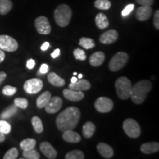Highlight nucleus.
Listing matches in <instances>:
<instances>
[{
    "label": "nucleus",
    "instance_id": "nucleus-1",
    "mask_svg": "<svg viewBox=\"0 0 159 159\" xmlns=\"http://www.w3.org/2000/svg\"><path fill=\"white\" fill-rule=\"evenodd\" d=\"M80 119V111L77 107L71 106L66 108L64 111L57 116L56 126L61 132L68 130H73L76 128Z\"/></svg>",
    "mask_w": 159,
    "mask_h": 159
},
{
    "label": "nucleus",
    "instance_id": "nucleus-2",
    "mask_svg": "<svg viewBox=\"0 0 159 159\" xmlns=\"http://www.w3.org/2000/svg\"><path fill=\"white\" fill-rule=\"evenodd\" d=\"M152 84L150 80H142L132 86L130 97L135 104H142L147 98V95L152 89Z\"/></svg>",
    "mask_w": 159,
    "mask_h": 159
},
{
    "label": "nucleus",
    "instance_id": "nucleus-3",
    "mask_svg": "<svg viewBox=\"0 0 159 159\" xmlns=\"http://www.w3.org/2000/svg\"><path fill=\"white\" fill-rule=\"evenodd\" d=\"M72 16V11L69 5L62 4L56 7L54 12L55 22L59 27H65L69 25Z\"/></svg>",
    "mask_w": 159,
    "mask_h": 159
},
{
    "label": "nucleus",
    "instance_id": "nucleus-4",
    "mask_svg": "<svg viewBox=\"0 0 159 159\" xmlns=\"http://www.w3.org/2000/svg\"><path fill=\"white\" fill-rule=\"evenodd\" d=\"M132 83L126 77H120L115 82L117 96L121 99H128L130 98L132 91Z\"/></svg>",
    "mask_w": 159,
    "mask_h": 159
},
{
    "label": "nucleus",
    "instance_id": "nucleus-5",
    "mask_svg": "<svg viewBox=\"0 0 159 159\" xmlns=\"http://www.w3.org/2000/svg\"><path fill=\"white\" fill-rule=\"evenodd\" d=\"M128 61V55L125 52H119L113 56L109 62V69L111 71H117L122 69Z\"/></svg>",
    "mask_w": 159,
    "mask_h": 159
},
{
    "label": "nucleus",
    "instance_id": "nucleus-6",
    "mask_svg": "<svg viewBox=\"0 0 159 159\" xmlns=\"http://www.w3.org/2000/svg\"><path fill=\"white\" fill-rule=\"evenodd\" d=\"M123 130L127 136L133 139L140 136L141 128L139 123L134 119H127L123 122Z\"/></svg>",
    "mask_w": 159,
    "mask_h": 159
},
{
    "label": "nucleus",
    "instance_id": "nucleus-7",
    "mask_svg": "<svg viewBox=\"0 0 159 159\" xmlns=\"http://www.w3.org/2000/svg\"><path fill=\"white\" fill-rule=\"evenodd\" d=\"M94 107L99 113H108L114 108V102L108 97H100L95 101Z\"/></svg>",
    "mask_w": 159,
    "mask_h": 159
},
{
    "label": "nucleus",
    "instance_id": "nucleus-8",
    "mask_svg": "<svg viewBox=\"0 0 159 159\" xmlns=\"http://www.w3.org/2000/svg\"><path fill=\"white\" fill-rule=\"evenodd\" d=\"M18 42L16 40L9 35H0V49L7 52H15L17 50Z\"/></svg>",
    "mask_w": 159,
    "mask_h": 159
},
{
    "label": "nucleus",
    "instance_id": "nucleus-9",
    "mask_svg": "<svg viewBox=\"0 0 159 159\" xmlns=\"http://www.w3.org/2000/svg\"><path fill=\"white\" fill-rule=\"evenodd\" d=\"M43 85V81L41 79H29L24 84V90L30 94H37L42 89Z\"/></svg>",
    "mask_w": 159,
    "mask_h": 159
},
{
    "label": "nucleus",
    "instance_id": "nucleus-10",
    "mask_svg": "<svg viewBox=\"0 0 159 159\" xmlns=\"http://www.w3.org/2000/svg\"><path fill=\"white\" fill-rule=\"evenodd\" d=\"M35 26L39 34L48 35L51 32V26L49 20L45 16H39L35 20Z\"/></svg>",
    "mask_w": 159,
    "mask_h": 159
},
{
    "label": "nucleus",
    "instance_id": "nucleus-11",
    "mask_svg": "<svg viewBox=\"0 0 159 159\" xmlns=\"http://www.w3.org/2000/svg\"><path fill=\"white\" fill-rule=\"evenodd\" d=\"M63 101L61 97L55 96L54 97H51L49 101L46 105L44 107L45 110L48 114H55L57 111H60V109L62 108Z\"/></svg>",
    "mask_w": 159,
    "mask_h": 159
},
{
    "label": "nucleus",
    "instance_id": "nucleus-12",
    "mask_svg": "<svg viewBox=\"0 0 159 159\" xmlns=\"http://www.w3.org/2000/svg\"><path fill=\"white\" fill-rule=\"evenodd\" d=\"M119 35L115 30H109L103 33L99 37V41L103 44H111L115 43L118 39Z\"/></svg>",
    "mask_w": 159,
    "mask_h": 159
},
{
    "label": "nucleus",
    "instance_id": "nucleus-13",
    "mask_svg": "<svg viewBox=\"0 0 159 159\" xmlns=\"http://www.w3.org/2000/svg\"><path fill=\"white\" fill-rule=\"evenodd\" d=\"M152 13V9L150 6L142 5L136 10V17L140 21H147L150 19Z\"/></svg>",
    "mask_w": 159,
    "mask_h": 159
},
{
    "label": "nucleus",
    "instance_id": "nucleus-14",
    "mask_svg": "<svg viewBox=\"0 0 159 159\" xmlns=\"http://www.w3.org/2000/svg\"><path fill=\"white\" fill-rule=\"evenodd\" d=\"M63 94L66 99L72 101V102H77V101L82 100L85 97L83 91L72 90L70 89H64L63 91Z\"/></svg>",
    "mask_w": 159,
    "mask_h": 159
},
{
    "label": "nucleus",
    "instance_id": "nucleus-15",
    "mask_svg": "<svg viewBox=\"0 0 159 159\" xmlns=\"http://www.w3.org/2000/svg\"><path fill=\"white\" fill-rule=\"evenodd\" d=\"M40 150L49 159H54L57 157V151L47 142H43L41 143V144H40Z\"/></svg>",
    "mask_w": 159,
    "mask_h": 159
},
{
    "label": "nucleus",
    "instance_id": "nucleus-16",
    "mask_svg": "<svg viewBox=\"0 0 159 159\" xmlns=\"http://www.w3.org/2000/svg\"><path fill=\"white\" fill-rule=\"evenodd\" d=\"M97 150L104 158H111L114 156V152L113 148L105 143H99L97 146Z\"/></svg>",
    "mask_w": 159,
    "mask_h": 159
},
{
    "label": "nucleus",
    "instance_id": "nucleus-17",
    "mask_svg": "<svg viewBox=\"0 0 159 159\" xmlns=\"http://www.w3.org/2000/svg\"><path fill=\"white\" fill-rule=\"evenodd\" d=\"M91 88V83L89 81L85 79H81L77 80V82L74 83H70L69 85V89H72V90L75 91H87L89 90Z\"/></svg>",
    "mask_w": 159,
    "mask_h": 159
},
{
    "label": "nucleus",
    "instance_id": "nucleus-18",
    "mask_svg": "<svg viewBox=\"0 0 159 159\" xmlns=\"http://www.w3.org/2000/svg\"><path fill=\"white\" fill-rule=\"evenodd\" d=\"M63 133L62 137L65 142L69 143H78L81 141L80 136L73 130H66Z\"/></svg>",
    "mask_w": 159,
    "mask_h": 159
},
{
    "label": "nucleus",
    "instance_id": "nucleus-19",
    "mask_svg": "<svg viewBox=\"0 0 159 159\" xmlns=\"http://www.w3.org/2000/svg\"><path fill=\"white\" fill-rule=\"evenodd\" d=\"M140 150L144 154H152L159 150V143L156 142H148L142 144Z\"/></svg>",
    "mask_w": 159,
    "mask_h": 159
},
{
    "label": "nucleus",
    "instance_id": "nucleus-20",
    "mask_svg": "<svg viewBox=\"0 0 159 159\" xmlns=\"http://www.w3.org/2000/svg\"><path fill=\"white\" fill-rule=\"evenodd\" d=\"M105 57V54L102 52H96L89 57V63L92 66H99L104 62Z\"/></svg>",
    "mask_w": 159,
    "mask_h": 159
},
{
    "label": "nucleus",
    "instance_id": "nucleus-21",
    "mask_svg": "<svg viewBox=\"0 0 159 159\" xmlns=\"http://www.w3.org/2000/svg\"><path fill=\"white\" fill-rule=\"evenodd\" d=\"M95 23H96L97 27L101 30L107 28L109 26V21L108 17L104 13H99L96 16V17H95Z\"/></svg>",
    "mask_w": 159,
    "mask_h": 159
},
{
    "label": "nucleus",
    "instance_id": "nucleus-22",
    "mask_svg": "<svg viewBox=\"0 0 159 159\" xmlns=\"http://www.w3.org/2000/svg\"><path fill=\"white\" fill-rule=\"evenodd\" d=\"M48 81L52 85L57 87H62L65 85V80L59 77L56 73L50 72L47 76Z\"/></svg>",
    "mask_w": 159,
    "mask_h": 159
},
{
    "label": "nucleus",
    "instance_id": "nucleus-23",
    "mask_svg": "<svg viewBox=\"0 0 159 159\" xmlns=\"http://www.w3.org/2000/svg\"><path fill=\"white\" fill-rule=\"evenodd\" d=\"M52 95L49 91H46L43 94H41L37 98L36 105L39 108H43L46 106V105L48 103L49 99H51Z\"/></svg>",
    "mask_w": 159,
    "mask_h": 159
},
{
    "label": "nucleus",
    "instance_id": "nucleus-24",
    "mask_svg": "<svg viewBox=\"0 0 159 159\" xmlns=\"http://www.w3.org/2000/svg\"><path fill=\"white\" fill-rule=\"evenodd\" d=\"M96 127L91 122H87L83 126V135L85 139H90L94 135Z\"/></svg>",
    "mask_w": 159,
    "mask_h": 159
},
{
    "label": "nucleus",
    "instance_id": "nucleus-25",
    "mask_svg": "<svg viewBox=\"0 0 159 159\" xmlns=\"http://www.w3.org/2000/svg\"><path fill=\"white\" fill-rule=\"evenodd\" d=\"M13 8L11 0H0V14L6 15Z\"/></svg>",
    "mask_w": 159,
    "mask_h": 159
},
{
    "label": "nucleus",
    "instance_id": "nucleus-26",
    "mask_svg": "<svg viewBox=\"0 0 159 159\" xmlns=\"http://www.w3.org/2000/svg\"><path fill=\"white\" fill-rule=\"evenodd\" d=\"M36 145V141L34 139H25L20 143V148L22 150H29L35 148Z\"/></svg>",
    "mask_w": 159,
    "mask_h": 159
},
{
    "label": "nucleus",
    "instance_id": "nucleus-27",
    "mask_svg": "<svg viewBox=\"0 0 159 159\" xmlns=\"http://www.w3.org/2000/svg\"><path fill=\"white\" fill-rule=\"evenodd\" d=\"M32 125H33V128H34V130L37 134H41V133L43 132V123L41 119L39 118V116H33L31 119Z\"/></svg>",
    "mask_w": 159,
    "mask_h": 159
},
{
    "label": "nucleus",
    "instance_id": "nucleus-28",
    "mask_svg": "<svg viewBox=\"0 0 159 159\" xmlns=\"http://www.w3.org/2000/svg\"><path fill=\"white\" fill-rule=\"evenodd\" d=\"M79 44L85 49H93L95 47L94 41L90 38H81L79 41Z\"/></svg>",
    "mask_w": 159,
    "mask_h": 159
},
{
    "label": "nucleus",
    "instance_id": "nucleus-29",
    "mask_svg": "<svg viewBox=\"0 0 159 159\" xmlns=\"http://www.w3.org/2000/svg\"><path fill=\"white\" fill-rule=\"evenodd\" d=\"M17 111L18 108L15 105H11L4 112L2 113L1 115H0V119H7L11 118V116H13L17 112Z\"/></svg>",
    "mask_w": 159,
    "mask_h": 159
},
{
    "label": "nucleus",
    "instance_id": "nucleus-30",
    "mask_svg": "<svg viewBox=\"0 0 159 159\" xmlns=\"http://www.w3.org/2000/svg\"><path fill=\"white\" fill-rule=\"evenodd\" d=\"M85 158V155L81 150H75L70 151L68 153L66 154V159H83Z\"/></svg>",
    "mask_w": 159,
    "mask_h": 159
},
{
    "label": "nucleus",
    "instance_id": "nucleus-31",
    "mask_svg": "<svg viewBox=\"0 0 159 159\" xmlns=\"http://www.w3.org/2000/svg\"><path fill=\"white\" fill-rule=\"evenodd\" d=\"M94 7L99 10H107L110 9L111 7V3L108 0H96L94 2Z\"/></svg>",
    "mask_w": 159,
    "mask_h": 159
},
{
    "label": "nucleus",
    "instance_id": "nucleus-32",
    "mask_svg": "<svg viewBox=\"0 0 159 159\" xmlns=\"http://www.w3.org/2000/svg\"><path fill=\"white\" fill-rule=\"evenodd\" d=\"M23 156L27 159H39L40 155L35 148L29 150H23Z\"/></svg>",
    "mask_w": 159,
    "mask_h": 159
},
{
    "label": "nucleus",
    "instance_id": "nucleus-33",
    "mask_svg": "<svg viewBox=\"0 0 159 159\" xmlns=\"http://www.w3.org/2000/svg\"><path fill=\"white\" fill-rule=\"evenodd\" d=\"M11 130V125L4 119L0 120V133L3 134H8Z\"/></svg>",
    "mask_w": 159,
    "mask_h": 159
},
{
    "label": "nucleus",
    "instance_id": "nucleus-34",
    "mask_svg": "<svg viewBox=\"0 0 159 159\" xmlns=\"http://www.w3.org/2000/svg\"><path fill=\"white\" fill-rule=\"evenodd\" d=\"M19 156V151L16 148H13L7 151L5 154L3 158L4 159H16L18 158Z\"/></svg>",
    "mask_w": 159,
    "mask_h": 159
},
{
    "label": "nucleus",
    "instance_id": "nucleus-35",
    "mask_svg": "<svg viewBox=\"0 0 159 159\" xmlns=\"http://www.w3.org/2000/svg\"><path fill=\"white\" fill-rule=\"evenodd\" d=\"M14 105L17 108L26 109L28 106V100L25 98H16L14 100Z\"/></svg>",
    "mask_w": 159,
    "mask_h": 159
},
{
    "label": "nucleus",
    "instance_id": "nucleus-36",
    "mask_svg": "<svg viewBox=\"0 0 159 159\" xmlns=\"http://www.w3.org/2000/svg\"><path fill=\"white\" fill-rule=\"evenodd\" d=\"M73 55H74L75 58L77 60H80V61H84L86 59V54H85V51L80 48L75 49L73 52Z\"/></svg>",
    "mask_w": 159,
    "mask_h": 159
},
{
    "label": "nucleus",
    "instance_id": "nucleus-37",
    "mask_svg": "<svg viewBox=\"0 0 159 159\" xmlns=\"http://www.w3.org/2000/svg\"><path fill=\"white\" fill-rule=\"evenodd\" d=\"M17 91V88L11 85H5L2 89V94L5 96H13Z\"/></svg>",
    "mask_w": 159,
    "mask_h": 159
},
{
    "label": "nucleus",
    "instance_id": "nucleus-38",
    "mask_svg": "<svg viewBox=\"0 0 159 159\" xmlns=\"http://www.w3.org/2000/svg\"><path fill=\"white\" fill-rule=\"evenodd\" d=\"M134 7L135 5L134 4H130V5H127L126 7H125L124 9H123V11H122V16L123 17H125L127 16H128L130 13L134 11Z\"/></svg>",
    "mask_w": 159,
    "mask_h": 159
},
{
    "label": "nucleus",
    "instance_id": "nucleus-39",
    "mask_svg": "<svg viewBox=\"0 0 159 159\" xmlns=\"http://www.w3.org/2000/svg\"><path fill=\"white\" fill-rule=\"evenodd\" d=\"M153 24H154L155 27H156L157 30H159V11L158 10V11H156V13H155Z\"/></svg>",
    "mask_w": 159,
    "mask_h": 159
},
{
    "label": "nucleus",
    "instance_id": "nucleus-40",
    "mask_svg": "<svg viewBox=\"0 0 159 159\" xmlns=\"http://www.w3.org/2000/svg\"><path fill=\"white\" fill-rule=\"evenodd\" d=\"M137 3L140 4L141 5H147V6H151L153 5L154 0H136Z\"/></svg>",
    "mask_w": 159,
    "mask_h": 159
},
{
    "label": "nucleus",
    "instance_id": "nucleus-41",
    "mask_svg": "<svg viewBox=\"0 0 159 159\" xmlns=\"http://www.w3.org/2000/svg\"><path fill=\"white\" fill-rule=\"evenodd\" d=\"M48 71H49L48 65L46 64V63H43V64L41 66V67H40V69H39V71H38V73L43 75V74H46V73L48 72Z\"/></svg>",
    "mask_w": 159,
    "mask_h": 159
},
{
    "label": "nucleus",
    "instance_id": "nucleus-42",
    "mask_svg": "<svg viewBox=\"0 0 159 159\" xmlns=\"http://www.w3.org/2000/svg\"><path fill=\"white\" fill-rule=\"evenodd\" d=\"M35 65V62L33 59H29L28 61H27V64H26L27 67L29 69H32L34 68Z\"/></svg>",
    "mask_w": 159,
    "mask_h": 159
},
{
    "label": "nucleus",
    "instance_id": "nucleus-43",
    "mask_svg": "<svg viewBox=\"0 0 159 159\" xmlns=\"http://www.w3.org/2000/svg\"><path fill=\"white\" fill-rule=\"evenodd\" d=\"M60 54H61V51H60V49H55L54 52H53L51 54V56L52 58H56V57H57L60 55Z\"/></svg>",
    "mask_w": 159,
    "mask_h": 159
},
{
    "label": "nucleus",
    "instance_id": "nucleus-44",
    "mask_svg": "<svg viewBox=\"0 0 159 159\" xmlns=\"http://www.w3.org/2000/svg\"><path fill=\"white\" fill-rule=\"evenodd\" d=\"M7 77V74L4 71H0V85L2 83V82L5 80V79Z\"/></svg>",
    "mask_w": 159,
    "mask_h": 159
},
{
    "label": "nucleus",
    "instance_id": "nucleus-45",
    "mask_svg": "<svg viewBox=\"0 0 159 159\" xmlns=\"http://www.w3.org/2000/svg\"><path fill=\"white\" fill-rule=\"evenodd\" d=\"M49 47V42H44L42 44V46L41 47V49L42 51H46L47 50V49H48Z\"/></svg>",
    "mask_w": 159,
    "mask_h": 159
},
{
    "label": "nucleus",
    "instance_id": "nucleus-46",
    "mask_svg": "<svg viewBox=\"0 0 159 159\" xmlns=\"http://www.w3.org/2000/svg\"><path fill=\"white\" fill-rule=\"evenodd\" d=\"M5 52H4L3 50L0 49V63L2 62L4 60H5Z\"/></svg>",
    "mask_w": 159,
    "mask_h": 159
},
{
    "label": "nucleus",
    "instance_id": "nucleus-47",
    "mask_svg": "<svg viewBox=\"0 0 159 159\" xmlns=\"http://www.w3.org/2000/svg\"><path fill=\"white\" fill-rule=\"evenodd\" d=\"M5 140V134H2V133H0V143L3 142Z\"/></svg>",
    "mask_w": 159,
    "mask_h": 159
},
{
    "label": "nucleus",
    "instance_id": "nucleus-48",
    "mask_svg": "<svg viewBox=\"0 0 159 159\" xmlns=\"http://www.w3.org/2000/svg\"><path fill=\"white\" fill-rule=\"evenodd\" d=\"M77 78L76 77H71V83H74L75 82H77Z\"/></svg>",
    "mask_w": 159,
    "mask_h": 159
},
{
    "label": "nucleus",
    "instance_id": "nucleus-49",
    "mask_svg": "<svg viewBox=\"0 0 159 159\" xmlns=\"http://www.w3.org/2000/svg\"><path fill=\"white\" fill-rule=\"evenodd\" d=\"M83 77V75L82 74H79V75H78V78L79 79H81Z\"/></svg>",
    "mask_w": 159,
    "mask_h": 159
},
{
    "label": "nucleus",
    "instance_id": "nucleus-50",
    "mask_svg": "<svg viewBox=\"0 0 159 159\" xmlns=\"http://www.w3.org/2000/svg\"><path fill=\"white\" fill-rule=\"evenodd\" d=\"M73 75H74L75 76V75H77V72H74V73H73Z\"/></svg>",
    "mask_w": 159,
    "mask_h": 159
}]
</instances>
